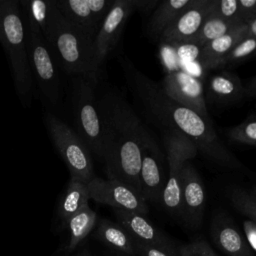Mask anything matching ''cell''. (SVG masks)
<instances>
[{
	"label": "cell",
	"mask_w": 256,
	"mask_h": 256,
	"mask_svg": "<svg viewBox=\"0 0 256 256\" xmlns=\"http://www.w3.org/2000/svg\"><path fill=\"white\" fill-rule=\"evenodd\" d=\"M97 97L105 128L103 163L108 179L117 180L141 195L142 152L156 142L122 95L106 91Z\"/></svg>",
	"instance_id": "6da1fadb"
},
{
	"label": "cell",
	"mask_w": 256,
	"mask_h": 256,
	"mask_svg": "<svg viewBox=\"0 0 256 256\" xmlns=\"http://www.w3.org/2000/svg\"><path fill=\"white\" fill-rule=\"evenodd\" d=\"M121 63L131 90L161 128L179 131L194 143L198 151L217 164L245 170L243 164L224 146L211 121L169 98L159 84L143 75L129 61L123 59Z\"/></svg>",
	"instance_id": "7a4b0ae2"
},
{
	"label": "cell",
	"mask_w": 256,
	"mask_h": 256,
	"mask_svg": "<svg viewBox=\"0 0 256 256\" xmlns=\"http://www.w3.org/2000/svg\"><path fill=\"white\" fill-rule=\"evenodd\" d=\"M43 36L57 63L68 75L97 82L100 68L95 59V38L66 20L57 6Z\"/></svg>",
	"instance_id": "3957f363"
},
{
	"label": "cell",
	"mask_w": 256,
	"mask_h": 256,
	"mask_svg": "<svg viewBox=\"0 0 256 256\" xmlns=\"http://www.w3.org/2000/svg\"><path fill=\"white\" fill-rule=\"evenodd\" d=\"M0 43L10 62L18 97L24 106H29L33 93V75L19 0H4L0 12Z\"/></svg>",
	"instance_id": "277c9868"
},
{
	"label": "cell",
	"mask_w": 256,
	"mask_h": 256,
	"mask_svg": "<svg viewBox=\"0 0 256 256\" xmlns=\"http://www.w3.org/2000/svg\"><path fill=\"white\" fill-rule=\"evenodd\" d=\"M97 82L74 78L72 107L75 132L86 144L91 154L102 162L105 158V128L95 92Z\"/></svg>",
	"instance_id": "5b68a950"
},
{
	"label": "cell",
	"mask_w": 256,
	"mask_h": 256,
	"mask_svg": "<svg viewBox=\"0 0 256 256\" xmlns=\"http://www.w3.org/2000/svg\"><path fill=\"white\" fill-rule=\"evenodd\" d=\"M161 129L168 162V174L161 204L171 215L182 219V170L184 164L198 154V149L188 137L179 131Z\"/></svg>",
	"instance_id": "8992f818"
},
{
	"label": "cell",
	"mask_w": 256,
	"mask_h": 256,
	"mask_svg": "<svg viewBox=\"0 0 256 256\" xmlns=\"http://www.w3.org/2000/svg\"><path fill=\"white\" fill-rule=\"evenodd\" d=\"M47 131L58 153L66 164L70 178L88 184L96 175L92 154L75 130L52 113H46Z\"/></svg>",
	"instance_id": "52a82bcc"
},
{
	"label": "cell",
	"mask_w": 256,
	"mask_h": 256,
	"mask_svg": "<svg viewBox=\"0 0 256 256\" xmlns=\"http://www.w3.org/2000/svg\"><path fill=\"white\" fill-rule=\"evenodd\" d=\"M25 32L33 79L37 81L39 90L45 99L52 105H57L61 92L58 63L42 34L33 33L26 28Z\"/></svg>",
	"instance_id": "ba28073f"
},
{
	"label": "cell",
	"mask_w": 256,
	"mask_h": 256,
	"mask_svg": "<svg viewBox=\"0 0 256 256\" xmlns=\"http://www.w3.org/2000/svg\"><path fill=\"white\" fill-rule=\"evenodd\" d=\"M87 189L90 199L111 206L113 209H122L145 216L149 212L148 204L142 196L117 180L95 176L87 184Z\"/></svg>",
	"instance_id": "9c48e42d"
},
{
	"label": "cell",
	"mask_w": 256,
	"mask_h": 256,
	"mask_svg": "<svg viewBox=\"0 0 256 256\" xmlns=\"http://www.w3.org/2000/svg\"><path fill=\"white\" fill-rule=\"evenodd\" d=\"M160 87L169 98L210 121L203 83L198 78L183 70H173L165 75Z\"/></svg>",
	"instance_id": "30bf717a"
},
{
	"label": "cell",
	"mask_w": 256,
	"mask_h": 256,
	"mask_svg": "<svg viewBox=\"0 0 256 256\" xmlns=\"http://www.w3.org/2000/svg\"><path fill=\"white\" fill-rule=\"evenodd\" d=\"M115 0H61L56 6L70 23L96 38L100 27Z\"/></svg>",
	"instance_id": "8fae6325"
},
{
	"label": "cell",
	"mask_w": 256,
	"mask_h": 256,
	"mask_svg": "<svg viewBox=\"0 0 256 256\" xmlns=\"http://www.w3.org/2000/svg\"><path fill=\"white\" fill-rule=\"evenodd\" d=\"M134 11L135 0H115L94 41L95 59L99 68L116 46L127 19Z\"/></svg>",
	"instance_id": "7c38bea8"
},
{
	"label": "cell",
	"mask_w": 256,
	"mask_h": 256,
	"mask_svg": "<svg viewBox=\"0 0 256 256\" xmlns=\"http://www.w3.org/2000/svg\"><path fill=\"white\" fill-rule=\"evenodd\" d=\"M164 156L157 143L143 149L140 168L141 195L146 202L161 204L167 175Z\"/></svg>",
	"instance_id": "4fadbf2b"
},
{
	"label": "cell",
	"mask_w": 256,
	"mask_h": 256,
	"mask_svg": "<svg viewBox=\"0 0 256 256\" xmlns=\"http://www.w3.org/2000/svg\"><path fill=\"white\" fill-rule=\"evenodd\" d=\"M117 222L125 228L133 239L178 256L177 248L161 230L154 226L145 215L122 209H113Z\"/></svg>",
	"instance_id": "5bb4252c"
},
{
	"label": "cell",
	"mask_w": 256,
	"mask_h": 256,
	"mask_svg": "<svg viewBox=\"0 0 256 256\" xmlns=\"http://www.w3.org/2000/svg\"><path fill=\"white\" fill-rule=\"evenodd\" d=\"M214 5L215 0H196L195 3L178 16L159 37L167 42L189 43L212 13Z\"/></svg>",
	"instance_id": "9a60e30c"
},
{
	"label": "cell",
	"mask_w": 256,
	"mask_h": 256,
	"mask_svg": "<svg viewBox=\"0 0 256 256\" xmlns=\"http://www.w3.org/2000/svg\"><path fill=\"white\" fill-rule=\"evenodd\" d=\"M182 219L191 227L200 226L205 208V187L196 169L186 162L182 170Z\"/></svg>",
	"instance_id": "2e32d148"
},
{
	"label": "cell",
	"mask_w": 256,
	"mask_h": 256,
	"mask_svg": "<svg viewBox=\"0 0 256 256\" xmlns=\"http://www.w3.org/2000/svg\"><path fill=\"white\" fill-rule=\"evenodd\" d=\"M214 243L228 256H254L247 240L226 217L218 216L211 226Z\"/></svg>",
	"instance_id": "e0dca14e"
},
{
	"label": "cell",
	"mask_w": 256,
	"mask_h": 256,
	"mask_svg": "<svg viewBox=\"0 0 256 256\" xmlns=\"http://www.w3.org/2000/svg\"><path fill=\"white\" fill-rule=\"evenodd\" d=\"M248 24L242 23L234 27L226 34L210 41L201 48V62L206 69L220 67L223 59L232 49L247 36Z\"/></svg>",
	"instance_id": "ac0fdd59"
},
{
	"label": "cell",
	"mask_w": 256,
	"mask_h": 256,
	"mask_svg": "<svg viewBox=\"0 0 256 256\" xmlns=\"http://www.w3.org/2000/svg\"><path fill=\"white\" fill-rule=\"evenodd\" d=\"M207 95L218 103H233L244 96V86L236 74L220 71L209 77Z\"/></svg>",
	"instance_id": "d6986e66"
},
{
	"label": "cell",
	"mask_w": 256,
	"mask_h": 256,
	"mask_svg": "<svg viewBox=\"0 0 256 256\" xmlns=\"http://www.w3.org/2000/svg\"><path fill=\"white\" fill-rule=\"evenodd\" d=\"M95 237L112 248L114 252L137 256L132 236L118 222L101 219L96 228Z\"/></svg>",
	"instance_id": "ffe728a7"
},
{
	"label": "cell",
	"mask_w": 256,
	"mask_h": 256,
	"mask_svg": "<svg viewBox=\"0 0 256 256\" xmlns=\"http://www.w3.org/2000/svg\"><path fill=\"white\" fill-rule=\"evenodd\" d=\"M24 26L33 33L44 35L56 6L55 0H19Z\"/></svg>",
	"instance_id": "44dd1931"
},
{
	"label": "cell",
	"mask_w": 256,
	"mask_h": 256,
	"mask_svg": "<svg viewBox=\"0 0 256 256\" xmlns=\"http://www.w3.org/2000/svg\"><path fill=\"white\" fill-rule=\"evenodd\" d=\"M196 0H165L152 12L149 30L153 35L160 36L162 32L183 12L190 8Z\"/></svg>",
	"instance_id": "7402d4cb"
},
{
	"label": "cell",
	"mask_w": 256,
	"mask_h": 256,
	"mask_svg": "<svg viewBox=\"0 0 256 256\" xmlns=\"http://www.w3.org/2000/svg\"><path fill=\"white\" fill-rule=\"evenodd\" d=\"M90 200L87 185L70 178L63 197L58 205V216L63 223L68 222V220L77 213L84 206L88 205Z\"/></svg>",
	"instance_id": "603a6c76"
},
{
	"label": "cell",
	"mask_w": 256,
	"mask_h": 256,
	"mask_svg": "<svg viewBox=\"0 0 256 256\" xmlns=\"http://www.w3.org/2000/svg\"><path fill=\"white\" fill-rule=\"evenodd\" d=\"M97 215L89 205L84 206L67 222L70 231L68 251H73L78 244L92 231L96 224Z\"/></svg>",
	"instance_id": "cb8c5ba5"
},
{
	"label": "cell",
	"mask_w": 256,
	"mask_h": 256,
	"mask_svg": "<svg viewBox=\"0 0 256 256\" xmlns=\"http://www.w3.org/2000/svg\"><path fill=\"white\" fill-rule=\"evenodd\" d=\"M239 24L242 23L226 20L211 13L199 29V31L196 33V35L189 41V44L197 45L198 47L202 48L210 41H213L220 36L226 34Z\"/></svg>",
	"instance_id": "d4e9b609"
},
{
	"label": "cell",
	"mask_w": 256,
	"mask_h": 256,
	"mask_svg": "<svg viewBox=\"0 0 256 256\" xmlns=\"http://www.w3.org/2000/svg\"><path fill=\"white\" fill-rule=\"evenodd\" d=\"M229 198L235 209L256 223V198L250 192L241 188H233L229 193Z\"/></svg>",
	"instance_id": "484cf974"
},
{
	"label": "cell",
	"mask_w": 256,
	"mask_h": 256,
	"mask_svg": "<svg viewBox=\"0 0 256 256\" xmlns=\"http://www.w3.org/2000/svg\"><path fill=\"white\" fill-rule=\"evenodd\" d=\"M254 56H256V38L246 36L223 59L220 67L225 65L239 64Z\"/></svg>",
	"instance_id": "4316f807"
},
{
	"label": "cell",
	"mask_w": 256,
	"mask_h": 256,
	"mask_svg": "<svg viewBox=\"0 0 256 256\" xmlns=\"http://www.w3.org/2000/svg\"><path fill=\"white\" fill-rule=\"evenodd\" d=\"M227 136L234 142L256 146V118H247L240 124L231 127L227 131Z\"/></svg>",
	"instance_id": "83f0119b"
},
{
	"label": "cell",
	"mask_w": 256,
	"mask_h": 256,
	"mask_svg": "<svg viewBox=\"0 0 256 256\" xmlns=\"http://www.w3.org/2000/svg\"><path fill=\"white\" fill-rule=\"evenodd\" d=\"M212 13L223 19L242 23L239 19L238 0H215Z\"/></svg>",
	"instance_id": "f1b7e54d"
},
{
	"label": "cell",
	"mask_w": 256,
	"mask_h": 256,
	"mask_svg": "<svg viewBox=\"0 0 256 256\" xmlns=\"http://www.w3.org/2000/svg\"><path fill=\"white\" fill-rule=\"evenodd\" d=\"M178 256H217L211 246L203 240L193 241L177 248Z\"/></svg>",
	"instance_id": "f546056e"
},
{
	"label": "cell",
	"mask_w": 256,
	"mask_h": 256,
	"mask_svg": "<svg viewBox=\"0 0 256 256\" xmlns=\"http://www.w3.org/2000/svg\"><path fill=\"white\" fill-rule=\"evenodd\" d=\"M239 19L248 24L256 18V0H238Z\"/></svg>",
	"instance_id": "4dcf8cb0"
},
{
	"label": "cell",
	"mask_w": 256,
	"mask_h": 256,
	"mask_svg": "<svg viewBox=\"0 0 256 256\" xmlns=\"http://www.w3.org/2000/svg\"><path fill=\"white\" fill-rule=\"evenodd\" d=\"M133 240H134V245H135V250H136L137 256H172L171 254H169L165 251H162L158 248L147 245V244L137 241L135 239H133Z\"/></svg>",
	"instance_id": "1f68e13d"
},
{
	"label": "cell",
	"mask_w": 256,
	"mask_h": 256,
	"mask_svg": "<svg viewBox=\"0 0 256 256\" xmlns=\"http://www.w3.org/2000/svg\"><path fill=\"white\" fill-rule=\"evenodd\" d=\"M243 228L246 235V240L252 250L256 251V223L251 220L243 222Z\"/></svg>",
	"instance_id": "d6a6232c"
},
{
	"label": "cell",
	"mask_w": 256,
	"mask_h": 256,
	"mask_svg": "<svg viewBox=\"0 0 256 256\" xmlns=\"http://www.w3.org/2000/svg\"><path fill=\"white\" fill-rule=\"evenodd\" d=\"M160 2L158 0H135V8L144 14L151 13Z\"/></svg>",
	"instance_id": "836d02e7"
},
{
	"label": "cell",
	"mask_w": 256,
	"mask_h": 256,
	"mask_svg": "<svg viewBox=\"0 0 256 256\" xmlns=\"http://www.w3.org/2000/svg\"><path fill=\"white\" fill-rule=\"evenodd\" d=\"M244 96L256 97V76L251 78L244 86Z\"/></svg>",
	"instance_id": "e575fe53"
},
{
	"label": "cell",
	"mask_w": 256,
	"mask_h": 256,
	"mask_svg": "<svg viewBox=\"0 0 256 256\" xmlns=\"http://www.w3.org/2000/svg\"><path fill=\"white\" fill-rule=\"evenodd\" d=\"M248 37H253L256 38V18H254L251 22L248 23V32H247Z\"/></svg>",
	"instance_id": "d590c367"
},
{
	"label": "cell",
	"mask_w": 256,
	"mask_h": 256,
	"mask_svg": "<svg viewBox=\"0 0 256 256\" xmlns=\"http://www.w3.org/2000/svg\"><path fill=\"white\" fill-rule=\"evenodd\" d=\"M74 256H91V255H90L89 250H88L87 248H85V249H83L82 251H80V252H78L77 254H75Z\"/></svg>",
	"instance_id": "8d00e7d4"
},
{
	"label": "cell",
	"mask_w": 256,
	"mask_h": 256,
	"mask_svg": "<svg viewBox=\"0 0 256 256\" xmlns=\"http://www.w3.org/2000/svg\"><path fill=\"white\" fill-rule=\"evenodd\" d=\"M110 256H129L126 254H122V253H118V252H113Z\"/></svg>",
	"instance_id": "74e56055"
},
{
	"label": "cell",
	"mask_w": 256,
	"mask_h": 256,
	"mask_svg": "<svg viewBox=\"0 0 256 256\" xmlns=\"http://www.w3.org/2000/svg\"><path fill=\"white\" fill-rule=\"evenodd\" d=\"M251 194L256 198V187H254V189H253V191L251 192Z\"/></svg>",
	"instance_id": "f35d334b"
},
{
	"label": "cell",
	"mask_w": 256,
	"mask_h": 256,
	"mask_svg": "<svg viewBox=\"0 0 256 256\" xmlns=\"http://www.w3.org/2000/svg\"><path fill=\"white\" fill-rule=\"evenodd\" d=\"M3 4H4V0H0V12H1V9H2Z\"/></svg>",
	"instance_id": "ab89813d"
}]
</instances>
